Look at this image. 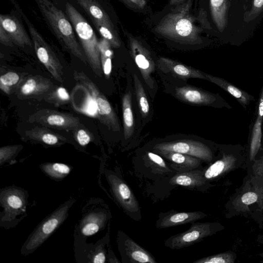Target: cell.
I'll list each match as a JSON object with an SVG mask.
<instances>
[{
	"label": "cell",
	"mask_w": 263,
	"mask_h": 263,
	"mask_svg": "<svg viewBox=\"0 0 263 263\" xmlns=\"http://www.w3.org/2000/svg\"><path fill=\"white\" fill-rule=\"evenodd\" d=\"M50 30L60 44L85 64H88L82 48L66 14L50 0H34Z\"/></svg>",
	"instance_id": "1"
},
{
	"label": "cell",
	"mask_w": 263,
	"mask_h": 263,
	"mask_svg": "<svg viewBox=\"0 0 263 263\" xmlns=\"http://www.w3.org/2000/svg\"><path fill=\"white\" fill-rule=\"evenodd\" d=\"M65 7V13L72 25L88 64L96 75L101 77L103 72L101 63L99 41L94 30L73 5L67 2Z\"/></svg>",
	"instance_id": "2"
},
{
	"label": "cell",
	"mask_w": 263,
	"mask_h": 263,
	"mask_svg": "<svg viewBox=\"0 0 263 263\" xmlns=\"http://www.w3.org/2000/svg\"><path fill=\"white\" fill-rule=\"evenodd\" d=\"M155 30L165 37L181 43L195 45L202 42L199 29L191 16L183 10L167 14Z\"/></svg>",
	"instance_id": "3"
},
{
	"label": "cell",
	"mask_w": 263,
	"mask_h": 263,
	"mask_svg": "<svg viewBox=\"0 0 263 263\" xmlns=\"http://www.w3.org/2000/svg\"><path fill=\"white\" fill-rule=\"evenodd\" d=\"M16 10L20 13L27 25L38 59L56 81L63 83V66L56 54L42 35L28 19L21 7Z\"/></svg>",
	"instance_id": "4"
},
{
	"label": "cell",
	"mask_w": 263,
	"mask_h": 263,
	"mask_svg": "<svg viewBox=\"0 0 263 263\" xmlns=\"http://www.w3.org/2000/svg\"><path fill=\"white\" fill-rule=\"evenodd\" d=\"M73 78L89 90L96 105L99 120L109 129L119 131V121L113 108L96 84L83 71H74Z\"/></svg>",
	"instance_id": "5"
},
{
	"label": "cell",
	"mask_w": 263,
	"mask_h": 263,
	"mask_svg": "<svg viewBox=\"0 0 263 263\" xmlns=\"http://www.w3.org/2000/svg\"><path fill=\"white\" fill-rule=\"evenodd\" d=\"M73 202L70 201L62 205L41 223L27 242L23 250L25 254L29 253L38 248L65 220Z\"/></svg>",
	"instance_id": "6"
},
{
	"label": "cell",
	"mask_w": 263,
	"mask_h": 263,
	"mask_svg": "<svg viewBox=\"0 0 263 263\" xmlns=\"http://www.w3.org/2000/svg\"><path fill=\"white\" fill-rule=\"evenodd\" d=\"M30 123H35L46 127L63 130H75L81 126L80 119L70 114L43 108L30 115Z\"/></svg>",
	"instance_id": "7"
},
{
	"label": "cell",
	"mask_w": 263,
	"mask_h": 263,
	"mask_svg": "<svg viewBox=\"0 0 263 263\" xmlns=\"http://www.w3.org/2000/svg\"><path fill=\"white\" fill-rule=\"evenodd\" d=\"M175 95L179 100L193 105L232 108V107L218 94L212 93L192 86L176 87Z\"/></svg>",
	"instance_id": "8"
},
{
	"label": "cell",
	"mask_w": 263,
	"mask_h": 263,
	"mask_svg": "<svg viewBox=\"0 0 263 263\" xmlns=\"http://www.w3.org/2000/svg\"><path fill=\"white\" fill-rule=\"evenodd\" d=\"M153 149L157 152H173L189 155L205 161L212 159V154L206 144L195 140H184L156 144Z\"/></svg>",
	"instance_id": "9"
},
{
	"label": "cell",
	"mask_w": 263,
	"mask_h": 263,
	"mask_svg": "<svg viewBox=\"0 0 263 263\" xmlns=\"http://www.w3.org/2000/svg\"><path fill=\"white\" fill-rule=\"evenodd\" d=\"M130 53L138 67L144 82L153 89L155 87L152 74L155 72V63L149 51L138 40L129 37Z\"/></svg>",
	"instance_id": "10"
},
{
	"label": "cell",
	"mask_w": 263,
	"mask_h": 263,
	"mask_svg": "<svg viewBox=\"0 0 263 263\" xmlns=\"http://www.w3.org/2000/svg\"><path fill=\"white\" fill-rule=\"evenodd\" d=\"M21 18V14L16 9L8 14H1L0 25L7 31L14 44L22 48L32 47L31 37L25 28Z\"/></svg>",
	"instance_id": "11"
},
{
	"label": "cell",
	"mask_w": 263,
	"mask_h": 263,
	"mask_svg": "<svg viewBox=\"0 0 263 263\" xmlns=\"http://www.w3.org/2000/svg\"><path fill=\"white\" fill-rule=\"evenodd\" d=\"M100 35L110 30L117 32L109 15L98 0H77Z\"/></svg>",
	"instance_id": "12"
},
{
	"label": "cell",
	"mask_w": 263,
	"mask_h": 263,
	"mask_svg": "<svg viewBox=\"0 0 263 263\" xmlns=\"http://www.w3.org/2000/svg\"><path fill=\"white\" fill-rule=\"evenodd\" d=\"M209 232L205 223L193 224L186 231L173 236L165 241V246L172 249H179L198 242Z\"/></svg>",
	"instance_id": "13"
},
{
	"label": "cell",
	"mask_w": 263,
	"mask_h": 263,
	"mask_svg": "<svg viewBox=\"0 0 263 263\" xmlns=\"http://www.w3.org/2000/svg\"><path fill=\"white\" fill-rule=\"evenodd\" d=\"M157 63L158 68L162 72L181 79H206L205 73L167 58L160 57Z\"/></svg>",
	"instance_id": "14"
},
{
	"label": "cell",
	"mask_w": 263,
	"mask_h": 263,
	"mask_svg": "<svg viewBox=\"0 0 263 263\" xmlns=\"http://www.w3.org/2000/svg\"><path fill=\"white\" fill-rule=\"evenodd\" d=\"M70 102L73 109L86 115L98 117L96 103L89 90L82 84L73 88L70 95Z\"/></svg>",
	"instance_id": "15"
},
{
	"label": "cell",
	"mask_w": 263,
	"mask_h": 263,
	"mask_svg": "<svg viewBox=\"0 0 263 263\" xmlns=\"http://www.w3.org/2000/svg\"><path fill=\"white\" fill-rule=\"evenodd\" d=\"M108 178L113 193L122 206L131 213L138 212V203L129 187L116 176L111 175Z\"/></svg>",
	"instance_id": "16"
},
{
	"label": "cell",
	"mask_w": 263,
	"mask_h": 263,
	"mask_svg": "<svg viewBox=\"0 0 263 263\" xmlns=\"http://www.w3.org/2000/svg\"><path fill=\"white\" fill-rule=\"evenodd\" d=\"M54 88L50 80L36 75L27 77L18 87V95L21 97H31L49 92Z\"/></svg>",
	"instance_id": "17"
},
{
	"label": "cell",
	"mask_w": 263,
	"mask_h": 263,
	"mask_svg": "<svg viewBox=\"0 0 263 263\" xmlns=\"http://www.w3.org/2000/svg\"><path fill=\"white\" fill-rule=\"evenodd\" d=\"M206 80L219 86L224 91L232 96L237 102L245 109L251 102L255 100V97L240 88L236 87L227 80L218 77L205 73Z\"/></svg>",
	"instance_id": "18"
},
{
	"label": "cell",
	"mask_w": 263,
	"mask_h": 263,
	"mask_svg": "<svg viewBox=\"0 0 263 263\" xmlns=\"http://www.w3.org/2000/svg\"><path fill=\"white\" fill-rule=\"evenodd\" d=\"M256 119L251 130L250 159L252 160L261 146L262 124L263 122V79L256 111Z\"/></svg>",
	"instance_id": "19"
},
{
	"label": "cell",
	"mask_w": 263,
	"mask_h": 263,
	"mask_svg": "<svg viewBox=\"0 0 263 263\" xmlns=\"http://www.w3.org/2000/svg\"><path fill=\"white\" fill-rule=\"evenodd\" d=\"M24 135L28 139L49 145H59L65 143L66 139L46 127H35L25 131Z\"/></svg>",
	"instance_id": "20"
},
{
	"label": "cell",
	"mask_w": 263,
	"mask_h": 263,
	"mask_svg": "<svg viewBox=\"0 0 263 263\" xmlns=\"http://www.w3.org/2000/svg\"><path fill=\"white\" fill-rule=\"evenodd\" d=\"M203 214L201 212H179L170 214L161 218L157 222L159 228H165L193 222L202 218Z\"/></svg>",
	"instance_id": "21"
},
{
	"label": "cell",
	"mask_w": 263,
	"mask_h": 263,
	"mask_svg": "<svg viewBox=\"0 0 263 263\" xmlns=\"http://www.w3.org/2000/svg\"><path fill=\"white\" fill-rule=\"evenodd\" d=\"M210 7L213 22L222 32L228 23V0H210Z\"/></svg>",
	"instance_id": "22"
},
{
	"label": "cell",
	"mask_w": 263,
	"mask_h": 263,
	"mask_svg": "<svg viewBox=\"0 0 263 263\" xmlns=\"http://www.w3.org/2000/svg\"><path fill=\"white\" fill-rule=\"evenodd\" d=\"M126 255L130 262L155 263V258L145 250L140 247L131 238H127L125 242Z\"/></svg>",
	"instance_id": "23"
},
{
	"label": "cell",
	"mask_w": 263,
	"mask_h": 263,
	"mask_svg": "<svg viewBox=\"0 0 263 263\" xmlns=\"http://www.w3.org/2000/svg\"><path fill=\"white\" fill-rule=\"evenodd\" d=\"M123 133L125 139L130 138L134 130V119L132 106V94L125 93L122 101Z\"/></svg>",
	"instance_id": "24"
},
{
	"label": "cell",
	"mask_w": 263,
	"mask_h": 263,
	"mask_svg": "<svg viewBox=\"0 0 263 263\" xmlns=\"http://www.w3.org/2000/svg\"><path fill=\"white\" fill-rule=\"evenodd\" d=\"M106 215L102 213H92L87 215L81 224L82 234L86 236L96 233L103 226Z\"/></svg>",
	"instance_id": "25"
},
{
	"label": "cell",
	"mask_w": 263,
	"mask_h": 263,
	"mask_svg": "<svg viewBox=\"0 0 263 263\" xmlns=\"http://www.w3.org/2000/svg\"><path fill=\"white\" fill-rule=\"evenodd\" d=\"M167 160L184 169H193L197 167L200 163V159L184 154L173 152H158Z\"/></svg>",
	"instance_id": "26"
},
{
	"label": "cell",
	"mask_w": 263,
	"mask_h": 263,
	"mask_svg": "<svg viewBox=\"0 0 263 263\" xmlns=\"http://www.w3.org/2000/svg\"><path fill=\"white\" fill-rule=\"evenodd\" d=\"M202 172L193 171L176 174L170 180L172 184L194 187L203 184Z\"/></svg>",
	"instance_id": "27"
},
{
	"label": "cell",
	"mask_w": 263,
	"mask_h": 263,
	"mask_svg": "<svg viewBox=\"0 0 263 263\" xmlns=\"http://www.w3.org/2000/svg\"><path fill=\"white\" fill-rule=\"evenodd\" d=\"M108 41L102 38L99 41L100 59L103 72L106 78H109L112 68L113 52Z\"/></svg>",
	"instance_id": "28"
},
{
	"label": "cell",
	"mask_w": 263,
	"mask_h": 263,
	"mask_svg": "<svg viewBox=\"0 0 263 263\" xmlns=\"http://www.w3.org/2000/svg\"><path fill=\"white\" fill-rule=\"evenodd\" d=\"M134 78L135 93L138 105L141 115L142 117H145L149 112V104L143 86L136 74H135Z\"/></svg>",
	"instance_id": "29"
},
{
	"label": "cell",
	"mask_w": 263,
	"mask_h": 263,
	"mask_svg": "<svg viewBox=\"0 0 263 263\" xmlns=\"http://www.w3.org/2000/svg\"><path fill=\"white\" fill-rule=\"evenodd\" d=\"M21 83L20 76L13 71L7 72L0 77V88L7 95L12 93L14 89L19 87Z\"/></svg>",
	"instance_id": "30"
},
{
	"label": "cell",
	"mask_w": 263,
	"mask_h": 263,
	"mask_svg": "<svg viewBox=\"0 0 263 263\" xmlns=\"http://www.w3.org/2000/svg\"><path fill=\"white\" fill-rule=\"evenodd\" d=\"M42 170L49 176L55 178H62L70 172V167L64 163H50L42 165Z\"/></svg>",
	"instance_id": "31"
},
{
	"label": "cell",
	"mask_w": 263,
	"mask_h": 263,
	"mask_svg": "<svg viewBox=\"0 0 263 263\" xmlns=\"http://www.w3.org/2000/svg\"><path fill=\"white\" fill-rule=\"evenodd\" d=\"M46 97V100L48 102L58 105L70 101V95L63 87H54L49 92Z\"/></svg>",
	"instance_id": "32"
},
{
	"label": "cell",
	"mask_w": 263,
	"mask_h": 263,
	"mask_svg": "<svg viewBox=\"0 0 263 263\" xmlns=\"http://www.w3.org/2000/svg\"><path fill=\"white\" fill-rule=\"evenodd\" d=\"M5 202V205L11 210L19 209L23 204V201L20 195L14 192L6 195Z\"/></svg>",
	"instance_id": "33"
},
{
	"label": "cell",
	"mask_w": 263,
	"mask_h": 263,
	"mask_svg": "<svg viewBox=\"0 0 263 263\" xmlns=\"http://www.w3.org/2000/svg\"><path fill=\"white\" fill-rule=\"evenodd\" d=\"M74 130V138L80 145L85 146L91 141L93 137L88 130L78 128Z\"/></svg>",
	"instance_id": "34"
},
{
	"label": "cell",
	"mask_w": 263,
	"mask_h": 263,
	"mask_svg": "<svg viewBox=\"0 0 263 263\" xmlns=\"http://www.w3.org/2000/svg\"><path fill=\"white\" fill-rule=\"evenodd\" d=\"M225 164L222 160H218L212 164L204 173V177L206 179H211L218 176L222 173Z\"/></svg>",
	"instance_id": "35"
},
{
	"label": "cell",
	"mask_w": 263,
	"mask_h": 263,
	"mask_svg": "<svg viewBox=\"0 0 263 263\" xmlns=\"http://www.w3.org/2000/svg\"><path fill=\"white\" fill-rule=\"evenodd\" d=\"M21 145H8L0 148V162L2 165L4 162L11 158L17 151L22 147Z\"/></svg>",
	"instance_id": "36"
},
{
	"label": "cell",
	"mask_w": 263,
	"mask_h": 263,
	"mask_svg": "<svg viewBox=\"0 0 263 263\" xmlns=\"http://www.w3.org/2000/svg\"><path fill=\"white\" fill-rule=\"evenodd\" d=\"M263 11V0H253L252 7L245 16V21H250L256 17Z\"/></svg>",
	"instance_id": "37"
},
{
	"label": "cell",
	"mask_w": 263,
	"mask_h": 263,
	"mask_svg": "<svg viewBox=\"0 0 263 263\" xmlns=\"http://www.w3.org/2000/svg\"><path fill=\"white\" fill-rule=\"evenodd\" d=\"M228 261L223 255H217L204 258L198 259L195 263H225Z\"/></svg>",
	"instance_id": "38"
},
{
	"label": "cell",
	"mask_w": 263,
	"mask_h": 263,
	"mask_svg": "<svg viewBox=\"0 0 263 263\" xmlns=\"http://www.w3.org/2000/svg\"><path fill=\"white\" fill-rule=\"evenodd\" d=\"M147 156L153 164L165 169L168 168L165 161L159 155L149 152L147 153Z\"/></svg>",
	"instance_id": "39"
},
{
	"label": "cell",
	"mask_w": 263,
	"mask_h": 263,
	"mask_svg": "<svg viewBox=\"0 0 263 263\" xmlns=\"http://www.w3.org/2000/svg\"><path fill=\"white\" fill-rule=\"evenodd\" d=\"M0 42L7 46H12L13 42L7 31L0 25Z\"/></svg>",
	"instance_id": "40"
},
{
	"label": "cell",
	"mask_w": 263,
	"mask_h": 263,
	"mask_svg": "<svg viewBox=\"0 0 263 263\" xmlns=\"http://www.w3.org/2000/svg\"><path fill=\"white\" fill-rule=\"evenodd\" d=\"M125 4L131 7L136 9H141L144 8L146 5V0H122Z\"/></svg>",
	"instance_id": "41"
},
{
	"label": "cell",
	"mask_w": 263,
	"mask_h": 263,
	"mask_svg": "<svg viewBox=\"0 0 263 263\" xmlns=\"http://www.w3.org/2000/svg\"><path fill=\"white\" fill-rule=\"evenodd\" d=\"M257 198L258 197L255 193L248 192L242 196L241 200L246 204H250L256 202Z\"/></svg>",
	"instance_id": "42"
},
{
	"label": "cell",
	"mask_w": 263,
	"mask_h": 263,
	"mask_svg": "<svg viewBox=\"0 0 263 263\" xmlns=\"http://www.w3.org/2000/svg\"><path fill=\"white\" fill-rule=\"evenodd\" d=\"M106 257L104 252H98L94 256L92 262L95 263H104L105 261Z\"/></svg>",
	"instance_id": "43"
},
{
	"label": "cell",
	"mask_w": 263,
	"mask_h": 263,
	"mask_svg": "<svg viewBox=\"0 0 263 263\" xmlns=\"http://www.w3.org/2000/svg\"><path fill=\"white\" fill-rule=\"evenodd\" d=\"M183 0H170V4L171 5H177L181 2H182Z\"/></svg>",
	"instance_id": "44"
},
{
	"label": "cell",
	"mask_w": 263,
	"mask_h": 263,
	"mask_svg": "<svg viewBox=\"0 0 263 263\" xmlns=\"http://www.w3.org/2000/svg\"><path fill=\"white\" fill-rule=\"evenodd\" d=\"M10 1L12 3V4H13L15 8L19 6V5L17 4L16 0H10Z\"/></svg>",
	"instance_id": "45"
}]
</instances>
